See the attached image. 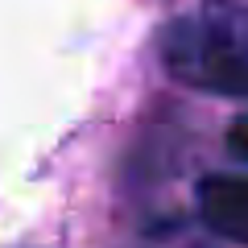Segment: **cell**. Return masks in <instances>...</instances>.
<instances>
[{
  "mask_svg": "<svg viewBox=\"0 0 248 248\" xmlns=\"http://www.w3.org/2000/svg\"><path fill=\"white\" fill-rule=\"evenodd\" d=\"M199 219L232 244H248V174H207L195 190Z\"/></svg>",
  "mask_w": 248,
  "mask_h": 248,
  "instance_id": "cell-2",
  "label": "cell"
},
{
  "mask_svg": "<svg viewBox=\"0 0 248 248\" xmlns=\"http://www.w3.org/2000/svg\"><path fill=\"white\" fill-rule=\"evenodd\" d=\"M228 149L236 153L240 161H248V112L232 120V128H228Z\"/></svg>",
  "mask_w": 248,
  "mask_h": 248,
  "instance_id": "cell-3",
  "label": "cell"
},
{
  "mask_svg": "<svg viewBox=\"0 0 248 248\" xmlns=\"http://www.w3.org/2000/svg\"><path fill=\"white\" fill-rule=\"evenodd\" d=\"M161 66L195 91L248 99V0H199L161 33Z\"/></svg>",
  "mask_w": 248,
  "mask_h": 248,
  "instance_id": "cell-1",
  "label": "cell"
}]
</instances>
